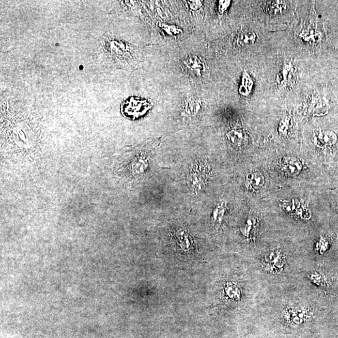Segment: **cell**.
<instances>
[{"instance_id": "5bb4252c", "label": "cell", "mask_w": 338, "mask_h": 338, "mask_svg": "<svg viewBox=\"0 0 338 338\" xmlns=\"http://www.w3.org/2000/svg\"><path fill=\"white\" fill-rule=\"evenodd\" d=\"M161 29L170 35H176V34H179L182 31L181 29H177V27H175L174 26L162 25Z\"/></svg>"}, {"instance_id": "30bf717a", "label": "cell", "mask_w": 338, "mask_h": 338, "mask_svg": "<svg viewBox=\"0 0 338 338\" xmlns=\"http://www.w3.org/2000/svg\"><path fill=\"white\" fill-rule=\"evenodd\" d=\"M247 183L251 187L259 189L263 187L265 184V177L262 173L256 172L247 175Z\"/></svg>"}, {"instance_id": "8fae6325", "label": "cell", "mask_w": 338, "mask_h": 338, "mask_svg": "<svg viewBox=\"0 0 338 338\" xmlns=\"http://www.w3.org/2000/svg\"><path fill=\"white\" fill-rule=\"evenodd\" d=\"M252 86V81L251 77L246 74V72L244 73L243 79H242V84L239 89V92L241 95L247 96L251 92Z\"/></svg>"}, {"instance_id": "4fadbf2b", "label": "cell", "mask_w": 338, "mask_h": 338, "mask_svg": "<svg viewBox=\"0 0 338 338\" xmlns=\"http://www.w3.org/2000/svg\"><path fill=\"white\" fill-rule=\"evenodd\" d=\"M224 211H225V209L222 205H219V206L216 207L213 213V219L215 220V222H219L221 221L222 218L224 215Z\"/></svg>"}, {"instance_id": "6da1fadb", "label": "cell", "mask_w": 338, "mask_h": 338, "mask_svg": "<svg viewBox=\"0 0 338 338\" xmlns=\"http://www.w3.org/2000/svg\"><path fill=\"white\" fill-rule=\"evenodd\" d=\"M182 65L185 72L194 77L202 76L205 72V64L200 57L196 55H189L181 61Z\"/></svg>"}, {"instance_id": "5b68a950", "label": "cell", "mask_w": 338, "mask_h": 338, "mask_svg": "<svg viewBox=\"0 0 338 338\" xmlns=\"http://www.w3.org/2000/svg\"><path fill=\"white\" fill-rule=\"evenodd\" d=\"M315 143L319 147L332 146L337 141V135L331 131H320L315 136Z\"/></svg>"}, {"instance_id": "7a4b0ae2", "label": "cell", "mask_w": 338, "mask_h": 338, "mask_svg": "<svg viewBox=\"0 0 338 338\" xmlns=\"http://www.w3.org/2000/svg\"><path fill=\"white\" fill-rule=\"evenodd\" d=\"M175 246L184 252H190L193 249V241L191 237L183 230H179L173 236Z\"/></svg>"}, {"instance_id": "277c9868", "label": "cell", "mask_w": 338, "mask_h": 338, "mask_svg": "<svg viewBox=\"0 0 338 338\" xmlns=\"http://www.w3.org/2000/svg\"><path fill=\"white\" fill-rule=\"evenodd\" d=\"M281 168L286 174L296 175L302 170L303 165L296 157H287L282 160Z\"/></svg>"}, {"instance_id": "8992f818", "label": "cell", "mask_w": 338, "mask_h": 338, "mask_svg": "<svg viewBox=\"0 0 338 338\" xmlns=\"http://www.w3.org/2000/svg\"><path fill=\"white\" fill-rule=\"evenodd\" d=\"M189 184L190 187L194 192H200L204 189L205 184V176L202 170H192L189 176Z\"/></svg>"}, {"instance_id": "9c48e42d", "label": "cell", "mask_w": 338, "mask_h": 338, "mask_svg": "<svg viewBox=\"0 0 338 338\" xmlns=\"http://www.w3.org/2000/svg\"><path fill=\"white\" fill-rule=\"evenodd\" d=\"M228 140L231 144L236 145V146H241L245 144L246 141V135L245 132L240 128H233L228 132L227 134Z\"/></svg>"}, {"instance_id": "ba28073f", "label": "cell", "mask_w": 338, "mask_h": 338, "mask_svg": "<svg viewBox=\"0 0 338 338\" xmlns=\"http://www.w3.org/2000/svg\"><path fill=\"white\" fill-rule=\"evenodd\" d=\"M264 262L277 271L279 270L284 266V259L279 252L273 251L269 252L264 257Z\"/></svg>"}, {"instance_id": "52a82bcc", "label": "cell", "mask_w": 338, "mask_h": 338, "mask_svg": "<svg viewBox=\"0 0 338 338\" xmlns=\"http://www.w3.org/2000/svg\"><path fill=\"white\" fill-rule=\"evenodd\" d=\"M202 105L198 98L191 97L188 98L184 108L183 115L184 117H192L196 116L200 113Z\"/></svg>"}, {"instance_id": "9a60e30c", "label": "cell", "mask_w": 338, "mask_h": 338, "mask_svg": "<svg viewBox=\"0 0 338 338\" xmlns=\"http://www.w3.org/2000/svg\"><path fill=\"white\" fill-rule=\"evenodd\" d=\"M230 5V1H220L219 9L220 14H223V12H225Z\"/></svg>"}, {"instance_id": "2e32d148", "label": "cell", "mask_w": 338, "mask_h": 338, "mask_svg": "<svg viewBox=\"0 0 338 338\" xmlns=\"http://www.w3.org/2000/svg\"><path fill=\"white\" fill-rule=\"evenodd\" d=\"M200 1H188V5H189L190 8H191V9L196 10H198V8H200V6L202 5V3H201Z\"/></svg>"}, {"instance_id": "3957f363", "label": "cell", "mask_w": 338, "mask_h": 338, "mask_svg": "<svg viewBox=\"0 0 338 338\" xmlns=\"http://www.w3.org/2000/svg\"><path fill=\"white\" fill-rule=\"evenodd\" d=\"M124 105L125 107L128 108H134L130 109H126L125 112L129 113V115H138V116L143 114V112H146L148 109L151 108V105L149 102L145 100H140L136 99V98H131V99L127 100V102H125Z\"/></svg>"}, {"instance_id": "7c38bea8", "label": "cell", "mask_w": 338, "mask_h": 338, "mask_svg": "<svg viewBox=\"0 0 338 338\" xmlns=\"http://www.w3.org/2000/svg\"><path fill=\"white\" fill-rule=\"evenodd\" d=\"M110 44L111 51L114 52L117 56H124L128 52V49L127 46L123 42L113 41Z\"/></svg>"}]
</instances>
